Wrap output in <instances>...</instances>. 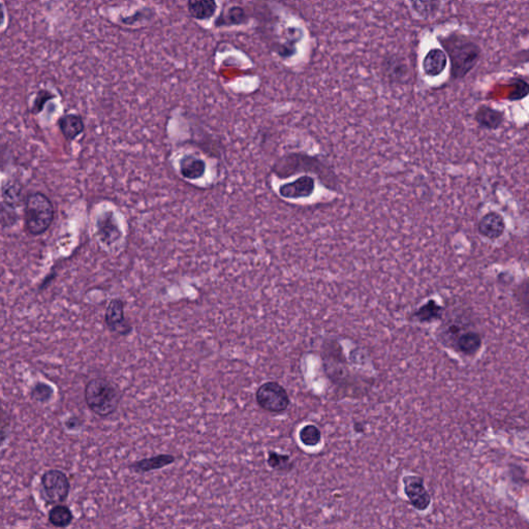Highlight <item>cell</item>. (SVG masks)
<instances>
[{
  "mask_svg": "<svg viewBox=\"0 0 529 529\" xmlns=\"http://www.w3.org/2000/svg\"><path fill=\"white\" fill-rule=\"evenodd\" d=\"M439 41L450 61L452 79H464L480 63L482 48L469 36L451 33L448 36H439Z\"/></svg>",
  "mask_w": 529,
  "mask_h": 529,
  "instance_id": "cell-1",
  "label": "cell"
},
{
  "mask_svg": "<svg viewBox=\"0 0 529 529\" xmlns=\"http://www.w3.org/2000/svg\"><path fill=\"white\" fill-rule=\"evenodd\" d=\"M84 398L91 412L100 418L115 414L122 399V392L116 383L105 378L89 380L84 390Z\"/></svg>",
  "mask_w": 529,
  "mask_h": 529,
  "instance_id": "cell-2",
  "label": "cell"
},
{
  "mask_svg": "<svg viewBox=\"0 0 529 529\" xmlns=\"http://www.w3.org/2000/svg\"><path fill=\"white\" fill-rule=\"evenodd\" d=\"M55 216L53 203L40 191L29 193L24 200L25 231L31 236L45 234L51 227Z\"/></svg>",
  "mask_w": 529,
  "mask_h": 529,
  "instance_id": "cell-3",
  "label": "cell"
},
{
  "mask_svg": "<svg viewBox=\"0 0 529 529\" xmlns=\"http://www.w3.org/2000/svg\"><path fill=\"white\" fill-rule=\"evenodd\" d=\"M302 165H306V172L316 173L321 177H325V183L330 186V188H332L331 186H333V184L330 180L336 181V176L330 170L329 166H326L323 161L316 159V157L309 156V155L305 154H289L282 157L280 161L276 163L273 171H274L276 175L280 177L292 176V175L301 172Z\"/></svg>",
  "mask_w": 529,
  "mask_h": 529,
  "instance_id": "cell-4",
  "label": "cell"
},
{
  "mask_svg": "<svg viewBox=\"0 0 529 529\" xmlns=\"http://www.w3.org/2000/svg\"><path fill=\"white\" fill-rule=\"evenodd\" d=\"M42 497L48 505H59L68 499L70 492L68 476L60 469H49L41 476Z\"/></svg>",
  "mask_w": 529,
  "mask_h": 529,
  "instance_id": "cell-5",
  "label": "cell"
},
{
  "mask_svg": "<svg viewBox=\"0 0 529 529\" xmlns=\"http://www.w3.org/2000/svg\"><path fill=\"white\" fill-rule=\"evenodd\" d=\"M255 400L262 410L271 414H282L289 407V394L277 382H267L257 389Z\"/></svg>",
  "mask_w": 529,
  "mask_h": 529,
  "instance_id": "cell-6",
  "label": "cell"
},
{
  "mask_svg": "<svg viewBox=\"0 0 529 529\" xmlns=\"http://www.w3.org/2000/svg\"><path fill=\"white\" fill-rule=\"evenodd\" d=\"M105 323L114 334L127 336L131 334L132 326L125 318L124 302L122 299H112L105 312Z\"/></svg>",
  "mask_w": 529,
  "mask_h": 529,
  "instance_id": "cell-7",
  "label": "cell"
},
{
  "mask_svg": "<svg viewBox=\"0 0 529 529\" xmlns=\"http://www.w3.org/2000/svg\"><path fill=\"white\" fill-rule=\"evenodd\" d=\"M405 493L412 507L420 512H424L429 508L431 496L424 485L423 478L418 476H407L403 478Z\"/></svg>",
  "mask_w": 529,
  "mask_h": 529,
  "instance_id": "cell-8",
  "label": "cell"
},
{
  "mask_svg": "<svg viewBox=\"0 0 529 529\" xmlns=\"http://www.w3.org/2000/svg\"><path fill=\"white\" fill-rule=\"evenodd\" d=\"M382 72L390 83L405 84L410 79L407 58L399 54H388L382 61Z\"/></svg>",
  "mask_w": 529,
  "mask_h": 529,
  "instance_id": "cell-9",
  "label": "cell"
},
{
  "mask_svg": "<svg viewBox=\"0 0 529 529\" xmlns=\"http://www.w3.org/2000/svg\"><path fill=\"white\" fill-rule=\"evenodd\" d=\"M314 188H316V181L314 178L304 175V176L298 178L295 181L282 184L278 189V193L282 198L298 200V198L310 197L314 193Z\"/></svg>",
  "mask_w": 529,
  "mask_h": 529,
  "instance_id": "cell-10",
  "label": "cell"
},
{
  "mask_svg": "<svg viewBox=\"0 0 529 529\" xmlns=\"http://www.w3.org/2000/svg\"><path fill=\"white\" fill-rule=\"evenodd\" d=\"M506 231V221L498 212L491 211L486 213L478 223V232L481 236L489 240H496L503 236Z\"/></svg>",
  "mask_w": 529,
  "mask_h": 529,
  "instance_id": "cell-11",
  "label": "cell"
},
{
  "mask_svg": "<svg viewBox=\"0 0 529 529\" xmlns=\"http://www.w3.org/2000/svg\"><path fill=\"white\" fill-rule=\"evenodd\" d=\"M97 231L100 242L112 245L122 238L119 225L112 212H105L97 218Z\"/></svg>",
  "mask_w": 529,
  "mask_h": 529,
  "instance_id": "cell-12",
  "label": "cell"
},
{
  "mask_svg": "<svg viewBox=\"0 0 529 529\" xmlns=\"http://www.w3.org/2000/svg\"><path fill=\"white\" fill-rule=\"evenodd\" d=\"M448 56L441 48H431L424 56L422 68L427 77L437 78L442 76L448 66Z\"/></svg>",
  "mask_w": 529,
  "mask_h": 529,
  "instance_id": "cell-13",
  "label": "cell"
},
{
  "mask_svg": "<svg viewBox=\"0 0 529 529\" xmlns=\"http://www.w3.org/2000/svg\"><path fill=\"white\" fill-rule=\"evenodd\" d=\"M474 120L481 129L496 131L503 127L505 122V114L491 107L481 106L474 113Z\"/></svg>",
  "mask_w": 529,
  "mask_h": 529,
  "instance_id": "cell-14",
  "label": "cell"
},
{
  "mask_svg": "<svg viewBox=\"0 0 529 529\" xmlns=\"http://www.w3.org/2000/svg\"><path fill=\"white\" fill-rule=\"evenodd\" d=\"M176 458L171 454H159L154 457L145 458V459L138 460L132 462L129 465V469L134 473L147 474L152 471H159V469H165L169 465L173 464Z\"/></svg>",
  "mask_w": 529,
  "mask_h": 529,
  "instance_id": "cell-15",
  "label": "cell"
},
{
  "mask_svg": "<svg viewBox=\"0 0 529 529\" xmlns=\"http://www.w3.org/2000/svg\"><path fill=\"white\" fill-rule=\"evenodd\" d=\"M58 127L68 141H74L85 129L83 119L78 114H66L59 118Z\"/></svg>",
  "mask_w": 529,
  "mask_h": 529,
  "instance_id": "cell-16",
  "label": "cell"
},
{
  "mask_svg": "<svg viewBox=\"0 0 529 529\" xmlns=\"http://www.w3.org/2000/svg\"><path fill=\"white\" fill-rule=\"evenodd\" d=\"M180 174L188 180L200 179L206 171V163L195 155H186L179 161Z\"/></svg>",
  "mask_w": 529,
  "mask_h": 529,
  "instance_id": "cell-17",
  "label": "cell"
},
{
  "mask_svg": "<svg viewBox=\"0 0 529 529\" xmlns=\"http://www.w3.org/2000/svg\"><path fill=\"white\" fill-rule=\"evenodd\" d=\"M218 8L216 0H188V1L189 15L200 21H206L214 17Z\"/></svg>",
  "mask_w": 529,
  "mask_h": 529,
  "instance_id": "cell-18",
  "label": "cell"
},
{
  "mask_svg": "<svg viewBox=\"0 0 529 529\" xmlns=\"http://www.w3.org/2000/svg\"><path fill=\"white\" fill-rule=\"evenodd\" d=\"M1 197L6 207L16 209L24 202L23 186L18 180H8L1 188Z\"/></svg>",
  "mask_w": 529,
  "mask_h": 529,
  "instance_id": "cell-19",
  "label": "cell"
},
{
  "mask_svg": "<svg viewBox=\"0 0 529 529\" xmlns=\"http://www.w3.org/2000/svg\"><path fill=\"white\" fill-rule=\"evenodd\" d=\"M412 11L423 20H430L439 15L442 0H410Z\"/></svg>",
  "mask_w": 529,
  "mask_h": 529,
  "instance_id": "cell-20",
  "label": "cell"
},
{
  "mask_svg": "<svg viewBox=\"0 0 529 529\" xmlns=\"http://www.w3.org/2000/svg\"><path fill=\"white\" fill-rule=\"evenodd\" d=\"M458 350L465 355L473 356L482 348V337L476 332H465L456 341Z\"/></svg>",
  "mask_w": 529,
  "mask_h": 529,
  "instance_id": "cell-21",
  "label": "cell"
},
{
  "mask_svg": "<svg viewBox=\"0 0 529 529\" xmlns=\"http://www.w3.org/2000/svg\"><path fill=\"white\" fill-rule=\"evenodd\" d=\"M442 314L444 309L441 305L437 304L435 300H429L414 312L412 316L420 323H431L433 321L441 320Z\"/></svg>",
  "mask_w": 529,
  "mask_h": 529,
  "instance_id": "cell-22",
  "label": "cell"
},
{
  "mask_svg": "<svg viewBox=\"0 0 529 529\" xmlns=\"http://www.w3.org/2000/svg\"><path fill=\"white\" fill-rule=\"evenodd\" d=\"M48 520L54 528H65L72 523L73 520H74V514H73L70 508L59 503V505L54 506L50 510Z\"/></svg>",
  "mask_w": 529,
  "mask_h": 529,
  "instance_id": "cell-23",
  "label": "cell"
},
{
  "mask_svg": "<svg viewBox=\"0 0 529 529\" xmlns=\"http://www.w3.org/2000/svg\"><path fill=\"white\" fill-rule=\"evenodd\" d=\"M267 464L273 471H280V473H287L291 471L294 467L291 457L284 454H279L275 451H269L268 458H267Z\"/></svg>",
  "mask_w": 529,
  "mask_h": 529,
  "instance_id": "cell-24",
  "label": "cell"
},
{
  "mask_svg": "<svg viewBox=\"0 0 529 529\" xmlns=\"http://www.w3.org/2000/svg\"><path fill=\"white\" fill-rule=\"evenodd\" d=\"M299 439L305 447L314 448V447L319 446L321 444V432L316 425L309 424V425H305L304 427L301 428L300 432H299Z\"/></svg>",
  "mask_w": 529,
  "mask_h": 529,
  "instance_id": "cell-25",
  "label": "cell"
},
{
  "mask_svg": "<svg viewBox=\"0 0 529 529\" xmlns=\"http://www.w3.org/2000/svg\"><path fill=\"white\" fill-rule=\"evenodd\" d=\"M53 388L42 382L36 383L31 392V398L40 403L49 402L53 397Z\"/></svg>",
  "mask_w": 529,
  "mask_h": 529,
  "instance_id": "cell-26",
  "label": "cell"
},
{
  "mask_svg": "<svg viewBox=\"0 0 529 529\" xmlns=\"http://www.w3.org/2000/svg\"><path fill=\"white\" fill-rule=\"evenodd\" d=\"M513 82H514L515 88L513 92L508 95V100L517 102V100H521L528 97L529 91L528 81L524 80L523 78H515V79H513Z\"/></svg>",
  "mask_w": 529,
  "mask_h": 529,
  "instance_id": "cell-27",
  "label": "cell"
},
{
  "mask_svg": "<svg viewBox=\"0 0 529 529\" xmlns=\"http://www.w3.org/2000/svg\"><path fill=\"white\" fill-rule=\"evenodd\" d=\"M246 14L240 6H233L228 11L225 24L239 25L245 22Z\"/></svg>",
  "mask_w": 529,
  "mask_h": 529,
  "instance_id": "cell-28",
  "label": "cell"
},
{
  "mask_svg": "<svg viewBox=\"0 0 529 529\" xmlns=\"http://www.w3.org/2000/svg\"><path fill=\"white\" fill-rule=\"evenodd\" d=\"M54 95H52L49 91L43 89L40 90L36 95V100H34L33 109H31V113L40 114L41 112L44 109L46 102H49L50 100L54 99Z\"/></svg>",
  "mask_w": 529,
  "mask_h": 529,
  "instance_id": "cell-29",
  "label": "cell"
},
{
  "mask_svg": "<svg viewBox=\"0 0 529 529\" xmlns=\"http://www.w3.org/2000/svg\"><path fill=\"white\" fill-rule=\"evenodd\" d=\"M461 331V325H459V324L457 323H454L451 324V325L449 326L448 328H447L446 331H444V334H446L448 337H457L458 335H460Z\"/></svg>",
  "mask_w": 529,
  "mask_h": 529,
  "instance_id": "cell-30",
  "label": "cell"
},
{
  "mask_svg": "<svg viewBox=\"0 0 529 529\" xmlns=\"http://www.w3.org/2000/svg\"><path fill=\"white\" fill-rule=\"evenodd\" d=\"M6 437H8V424L4 421L1 410H0V446L4 444Z\"/></svg>",
  "mask_w": 529,
  "mask_h": 529,
  "instance_id": "cell-31",
  "label": "cell"
},
{
  "mask_svg": "<svg viewBox=\"0 0 529 529\" xmlns=\"http://www.w3.org/2000/svg\"><path fill=\"white\" fill-rule=\"evenodd\" d=\"M82 425V421L77 417H72L65 422V426L68 429H76Z\"/></svg>",
  "mask_w": 529,
  "mask_h": 529,
  "instance_id": "cell-32",
  "label": "cell"
},
{
  "mask_svg": "<svg viewBox=\"0 0 529 529\" xmlns=\"http://www.w3.org/2000/svg\"><path fill=\"white\" fill-rule=\"evenodd\" d=\"M4 21H6V11H4V4H0V26L4 25Z\"/></svg>",
  "mask_w": 529,
  "mask_h": 529,
  "instance_id": "cell-33",
  "label": "cell"
}]
</instances>
